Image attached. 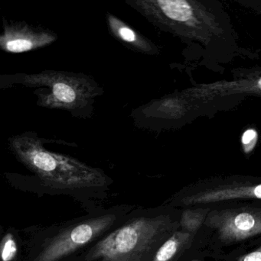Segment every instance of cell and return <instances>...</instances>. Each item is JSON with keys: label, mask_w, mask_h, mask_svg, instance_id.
I'll use <instances>...</instances> for the list:
<instances>
[{"label": "cell", "mask_w": 261, "mask_h": 261, "mask_svg": "<svg viewBox=\"0 0 261 261\" xmlns=\"http://www.w3.org/2000/svg\"><path fill=\"white\" fill-rule=\"evenodd\" d=\"M5 50L11 53H22L36 47V43L29 38H14L7 40L4 44Z\"/></svg>", "instance_id": "cell-9"}, {"label": "cell", "mask_w": 261, "mask_h": 261, "mask_svg": "<svg viewBox=\"0 0 261 261\" xmlns=\"http://www.w3.org/2000/svg\"><path fill=\"white\" fill-rule=\"evenodd\" d=\"M254 195H255L256 197L261 199V185L256 187L255 190H254Z\"/></svg>", "instance_id": "cell-13"}, {"label": "cell", "mask_w": 261, "mask_h": 261, "mask_svg": "<svg viewBox=\"0 0 261 261\" xmlns=\"http://www.w3.org/2000/svg\"><path fill=\"white\" fill-rule=\"evenodd\" d=\"M26 239L13 227L2 228L0 261H21L25 254Z\"/></svg>", "instance_id": "cell-6"}, {"label": "cell", "mask_w": 261, "mask_h": 261, "mask_svg": "<svg viewBox=\"0 0 261 261\" xmlns=\"http://www.w3.org/2000/svg\"><path fill=\"white\" fill-rule=\"evenodd\" d=\"M238 261H261V246L254 251L242 256Z\"/></svg>", "instance_id": "cell-11"}, {"label": "cell", "mask_w": 261, "mask_h": 261, "mask_svg": "<svg viewBox=\"0 0 261 261\" xmlns=\"http://www.w3.org/2000/svg\"><path fill=\"white\" fill-rule=\"evenodd\" d=\"M204 219H205V216L202 213L187 212L182 215L179 227H181L182 231L189 233L194 236L202 226Z\"/></svg>", "instance_id": "cell-8"}, {"label": "cell", "mask_w": 261, "mask_h": 261, "mask_svg": "<svg viewBox=\"0 0 261 261\" xmlns=\"http://www.w3.org/2000/svg\"><path fill=\"white\" fill-rule=\"evenodd\" d=\"M17 83L36 89L38 105L70 112L91 103L98 95V86L91 79L61 72L25 75Z\"/></svg>", "instance_id": "cell-4"}, {"label": "cell", "mask_w": 261, "mask_h": 261, "mask_svg": "<svg viewBox=\"0 0 261 261\" xmlns=\"http://www.w3.org/2000/svg\"><path fill=\"white\" fill-rule=\"evenodd\" d=\"M193 234L178 229L156 251L151 261H178L188 249Z\"/></svg>", "instance_id": "cell-7"}, {"label": "cell", "mask_w": 261, "mask_h": 261, "mask_svg": "<svg viewBox=\"0 0 261 261\" xmlns=\"http://www.w3.org/2000/svg\"><path fill=\"white\" fill-rule=\"evenodd\" d=\"M20 162L35 173L49 193L74 196L81 202L103 199L108 185L104 173L75 158L48 150L36 137L21 135L9 141Z\"/></svg>", "instance_id": "cell-2"}, {"label": "cell", "mask_w": 261, "mask_h": 261, "mask_svg": "<svg viewBox=\"0 0 261 261\" xmlns=\"http://www.w3.org/2000/svg\"><path fill=\"white\" fill-rule=\"evenodd\" d=\"M118 35L126 42L133 43L136 41V33L131 29L126 26H121L118 29Z\"/></svg>", "instance_id": "cell-10"}, {"label": "cell", "mask_w": 261, "mask_h": 261, "mask_svg": "<svg viewBox=\"0 0 261 261\" xmlns=\"http://www.w3.org/2000/svg\"><path fill=\"white\" fill-rule=\"evenodd\" d=\"M207 225L223 243L233 244L261 234V214L242 212L210 218Z\"/></svg>", "instance_id": "cell-5"}, {"label": "cell", "mask_w": 261, "mask_h": 261, "mask_svg": "<svg viewBox=\"0 0 261 261\" xmlns=\"http://www.w3.org/2000/svg\"><path fill=\"white\" fill-rule=\"evenodd\" d=\"M133 208L131 205L96 207L85 216L49 226L27 228L21 261H76L119 227Z\"/></svg>", "instance_id": "cell-1"}, {"label": "cell", "mask_w": 261, "mask_h": 261, "mask_svg": "<svg viewBox=\"0 0 261 261\" xmlns=\"http://www.w3.org/2000/svg\"><path fill=\"white\" fill-rule=\"evenodd\" d=\"M259 86H260V89H261V78L260 81H259Z\"/></svg>", "instance_id": "cell-14"}, {"label": "cell", "mask_w": 261, "mask_h": 261, "mask_svg": "<svg viewBox=\"0 0 261 261\" xmlns=\"http://www.w3.org/2000/svg\"><path fill=\"white\" fill-rule=\"evenodd\" d=\"M179 228L178 222L168 213L134 207L119 227L76 261H151Z\"/></svg>", "instance_id": "cell-3"}, {"label": "cell", "mask_w": 261, "mask_h": 261, "mask_svg": "<svg viewBox=\"0 0 261 261\" xmlns=\"http://www.w3.org/2000/svg\"><path fill=\"white\" fill-rule=\"evenodd\" d=\"M257 136V134L254 132V130H248L247 132H245V133L244 134L243 138H242V141H243L244 144H248L251 142L252 140H254V138Z\"/></svg>", "instance_id": "cell-12"}]
</instances>
